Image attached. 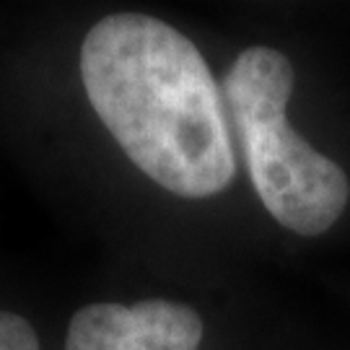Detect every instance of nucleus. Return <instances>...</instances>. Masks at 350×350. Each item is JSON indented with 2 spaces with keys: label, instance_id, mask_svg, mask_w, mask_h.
<instances>
[{
  "label": "nucleus",
  "instance_id": "nucleus-3",
  "mask_svg": "<svg viewBox=\"0 0 350 350\" xmlns=\"http://www.w3.org/2000/svg\"><path fill=\"white\" fill-rule=\"evenodd\" d=\"M202 335V317L179 301H99L73 314L65 350H198Z\"/></svg>",
  "mask_w": 350,
  "mask_h": 350
},
{
  "label": "nucleus",
  "instance_id": "nucleus-1",
  "mask_svg": "<svg viewBox=\"0 0 350 350\" xmlns=\"http://www.w3.org/2000/svg\"><path fill=\"white\" fill-rule=\"evenodd\" d=\"M86 96L127 159L172 195L202 200L237 176L218 88L200 50L148 13H112L81 44Z\"/></svg>",
  "mask_w": 350,
  "mask_h": 350
},
{
  "label": "nucleus",
  "instance_id": "nucleus-4",
  "mask_svg": "<svg viewBox=\"0 0 350 350\" xmlns=\"http://www.w3.org/2000/svg\"><path fill=\"white\" fill-rule=\"evenodd\" d=\"M0 350H42L34 327L24 317L0 312Z\"/></svg>",
  "mask_w": 350,
  "mask_h": 350
},
{
  "label": "nucleus",
  "instance_id": "nucleus-2",
  "mask_svg": "<svg viewBox=\"0 0 350 350\" xmlns=\"http://www.w3.org/2000/svg\"><path fill=\"white\" fill-rule=\"evenodd\" d=\"M293 81L283 52L250 47L228 68L224 96L267 213L299 237H319L348 208L350 182L340 163L312 148L288 122Z\"/></svg>",
  "mask_w": 350,
  "mask_h": 350
}]
</instances>
